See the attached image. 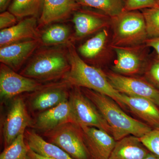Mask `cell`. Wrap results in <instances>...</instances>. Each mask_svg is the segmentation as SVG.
<instances>
[{"label": "cell", "instance_id": "cell-1", "mask_svg": "<svg viewBox=\"0 0 159 159\" xmlns=\"http://www.w3.org/2000/svg\"><path fill=\"white\" fill-rule=\"evenodd\" d=\"M70 68L66 45L40 47L20 74L42 83H49L62 80Z\"/></svg>", "mask_w": 159, "mask_h": 159}, {"label": "cell", "instance_id": "cell-2", "mask_svg": "<svg viewBox=\"0 0 159 159\" xmlns=\"http://www.w3.org/2000/svg\"><path fill=\"white\" fill-rule=\"evenodd\" d=\"M66 46L70 68L62 80L71 86L88 89L106 95L124 108L122 94L111 84L107 74L100 69L87 63L78 54L74 43H70Z\"/></svg>", "mask_w": 159, "mask_h": 159}, {"label": "cell", "instance_id": "cell-3", "mask_svg": "<svg viewBox=\"0 0 159 159\" xmlns=\"http://www.w3.org/2000/svg\"><path fill=\"white\" fill-rule=\"evenodd\" d=\"M80 88L107 122L116 141L129 135L140 138L152 130L148 124L127 115L110 97L89 89Z\"/></svg>", "mask_w": 159, "mask_h": 159}, {"label": "cell", "instance_id": "cell-4", "mask_svg": "<svg viewBox=\"0 0 159 159\" xmlns=\"http://www.w3.org/2000/svg\"><path fill=\"white\" fill-rule=\"evenodd\" d=\"M111 19L113 30L111 47H136L148 39L142 12L137 10L124 11Z\"/></svg>", "mask_w": 159, "mask_h": 159}, {"label": "cell", "instance_id": "cell-5", "mask_svg": "<svg viewBox=\"0 0 159 159\" xmlns=\"http://www.w3.org/2000/svg\"><path fill=\"white\" fill-rule=\"evenodd\" d=\"M48 142L57 145L74 159H91L81 127L69 122L43 133Z\"/></svg>", "mask_w": 159, "mask_h": 159}, {"label": "cell", "instance_id": "cell-6", "mask_svg": "<svg viewBox=\"0 0 159 159\" xmlns=\"http://www.w3.org/2000/svg\"><path fill=\"white\" fill-rule=\"evenodd\" d=\"M68 101L76 124L80 127H97L111 134L107 122L80 88L71 86Z\"/></svg>", "mask_w": 159, "mask_h": 159}, {"label": "cell", "instance_id": "cell-7", "mask_svg": "<svg viewBox=\"0 0 159 159\" xmlns=\"http://www.w3.org/2000/svg\"><path fill=\"white\" fill-rule=\"evenodd\" d=\"M71 86L64 80L47 83L29 96V107L40 113L68 101Z\"/></svg>", "mask_w": 159, "mask_h": 159}, {"label": "cell", "instance_id": "cell-8", "mask_svg": "<svg viewBox=\"0 0 159 159\" xmlns=\"http://www.w3.org/2000/svg\"><path fill=\"white\" fill-rule=\"evenodd\" d=\"M33 122L24 99L20 97L15 98L3 124L2 133L5 148L18 136L24 134L27 127H32Z\"/></svg>", "mask_w": 159, "mask_h": 159}, {"label": "cell", "instance_id": "cell-9", "mask_svg": "<svg viewBox=\"0 0 159 159\" xmlns=\"http://www.w3.org/2000/svg\"><path fill=\"white\" fill-rule=\"evenodd\" d=\"M43 84L37 80L17 74L1 63L0 97L2 100H8L23 93H32Z\"/></svg>", "mask_w": 159, "mask_h": 159}, {"label": "cell", "instance_id": "cell-10", "mask_svg": "<svg viewBox=\"0 0 159 159\" xmlns=\"http://www.w3.org/2000/svg\"><path fill=\"white\" fill-rule=\"evenodd\" d=\"M107 76L111 84L120 93L149 99L159 107V90L150 82L114 73Z\"/></svg>", "mask_w": 159, "mask_h": 159}, {"label": "cell", "instance_id": "cell-11", "mask_svg": "<svg viewBox=\"0 0 159 159\" xmlns=\"http://www.w3.org/2000/svg\"><path fill=\"white\" fill-rule=\"evenodd\" d=\"M72 17L74 27L72 42L74 43L105 29L108 26V17H110L101 11L81 7L74 12Z\"/></svg>", "mask_w": 159, "mask_h": 159}, {"label": "cell", "instance_id": "cell-12", "mask_svg": "<svg viewBox=\"0 0 159 159\" xmlns=\"http://www.w3.org/2000/svg\"><path fill=\"white\" fill-rule=\"evenodd\" d=\"M41 46L39 39L15 43L0 48V61L17 72Z\"/></svg>", "mask_w": 159, "mask_h": 159}, {"label": "cell", "instance_id": "cell-13", "mask_svg": "<svg viewBox=\"0 0 159 159\" xmlns=\"http://www.w3.org/2000/svg\"><path fill=\"white\" fill-rule=\"evenodd\" d=\"M80 127L91 159H108L117 142L113 137L97 127Z\"/></svg>", "mask_w": 159, "mask_h": 159}, {"label": "cell", "instance_id": "cell-14", "mask_svg": "<svg viewBox=\"0 0 159 159\" xmlns=\"http://www.w3.org/2000/svg\"><path fill=\"white\" fill-rule=\"evenodd\" d=\"M81 7L75 0H43L39 28L66 20Z\"/></svg>", "mask_w": 159, "mask_h": 159}, {"label": "cell", "instance_id": "cell-15", "mask_svg": "<svg viewBox=\"0 0 159 159\" xmlns=\"http://www.w3.org/2000/svg\"><path fill=\"white\" fill-rule=\"evenodd\" d=\"M38 18L32 16L20 20L15 25L1 30L0 48L30 40L39 39Z\"/></svg>", "mask_w": 159, "mask_h": 159}, {"label": "cell", "instance_id": "cell-16", "mask_svg": "<svg viewBox=\"0 0 159 159\" xmlns=\"http://www.w3.org/2000/svg\"><path fill=\"white\" fill-rule=\"evenodd\" d=\"M69 122L75 123L68 100L40 113L31 127L44 133Z\"/></svg>", "mask_w": 159, "mask_h": 159}, {"label": "cell", "instance_id": "cell-17", "mask_svg": "<svg viewBox=\"0 0 159 159\" xmlns=\"http://www.w3.org/2000/svg\"><path fill=\"white\" fill-rule=\"evenodd\" d=\"M116 52L117 59L113 66V70L118 74L131 75L140 71L144 59L136 47H111Z\"/></svg>", "mask_w": 159, "mask_h": 159}, {"label": "cell", "instance_id": "cell-18", "mask_svg": "<svg viewBox=\"0 0 159 159\" xmlns=\"http://www.w3.org/2000/svg\"><path fill=\"white\" fill-rule=\"evenodd\" d=\"M122 102L152 129H159V107L155 103L145 98L129 97L123 94Z\"/></svg>", "mask_w": 159, "mask_h": 159}, {"label": "cell", "instance_id": "cell-19", "mask_svg": "<svg viewBox=\"0 0 159 159\" xmlns=\"http://www.w3.org/2000/svg\"><path fill=\"white\" fill-rule=\"evenodd\" d=\"M150 152L140 138L129 135L117 141L108 159H145Z\"/></svg>", "mask_w": 159, "mask_h": 159}, {"label": "cell", "instance_id": "cell-20", "mask_svg": "<svg viewBox=\"0 0 159 159\" xmlns=\"http://www.w3.org/2000/svg\"><path fill=\"white\" fill-rule=\"evenodd\" d=\"M25 136L29 147L42 155L55 159H74L64 150L46 141L34 131L26 130Z\"/></svg>", "mask_w": 159, "mask_h": 159}, {"label": "cell", "instance_id": "cell-21", "mask_svg": "<svg viewBox=\"0 0 159 159\" xmlns=\"http://www.w3.org/2000/svg\"><path fill=\"white\" fill-rule=\"evenodd\" d=\"M73 34L69 26L54 23L47 26L41 32L40 31L39 39L41 46L43 47L67 45L73 42Z\"/></svg>", "mask_w": 159, "mask_h": 159}, {"label": "cell", "instance_id": "cell-22", "mask_svg": "<svg viewBox=\"0 0 159 159\" xmlns=\"http://www.w3.org/2000/svg\"><path fill=\"white\" fill-rule=\"evenodd\" d=\"M108 35L107 30L102 29L93 37L79 46L77 50L78 54L89 61L97 59L105 48Z\"/></svg>", "mask_w": 159, "mask_h": 159}, {"label": "cell", "instance_id": "cell-23", "mask_svg": "<svg viewBox=\"0 0 159 159\" xmlns=\"http://www.w3.org/2000/svg\"><path fill=\"white\" fill-rule=\"evenodd\" d=\"M81 7L93 8L111 18L125 11V0H75Z\"/></svg>", "mask_w": 159, "mask_h": 159}, {"label": "cell", "instance_id": "cell-24", "mask_svg": "<svg viewBox=\"0 0 159 159\" xmlns=\"http://www.w3.org/2000/svg\"><path fill=\"white\" fill-rule=\"evenodd\" d=\"M43 0H13L8 11L14 14L18 20L29 17L40 16Z\"/></svg>", "mask_w": 159, "mask_h": 159}, {"label": "cell", "instance_id": "cell-25", "mask_svg": "<svg viewBox=\"0 0 159 159\" xmlns=\"http://www.w3.org/2000/svg\"><path fill=\"white\" fill-rule=\"evenodd\" d=\"M25 134L18 136L0 155V159H29V145L25 142Z\"/></svg>", "mask_w": 159, "mask_h": 159}, {"label": "cell", "instance_id": "cell-26", "mask_svg": "<svg viewBox=\"0 0 159 159\" xmlns=\"http://www.w3.org/2000/svg\"><path fill=\"white\" fill-rule=\"evenodd\" d=\"M148 39L159 37V7L142 9Z\"/></svg>", "mask_w": 159, "mask_h": 159}, {"label": "cell", "instance_id": "cell-27", "mask_svg": "<svg viewBox=\"0 0 159 159\" xmlns=\"http://www.w3.org/2000/svg\"><path fill=\"white\" fill-rule=\"evenodd\" d=\"M150 152L159 156V129H154L140 138Z\"/></svg>", "mask_w": 159, "mask_h": 159}, {"label": "cell", "instance_id": "cell-28", "mask_svg": "<svg viewBox=\"0 0 159 159\" xmlns=\"http://www.w3.org/2000/svg\"><path fill=\"white\" fill-rule=\"evenodd\" d=\"M159 7L156 0H125V11Z\"/></svg>", "mask_w": 159, "mask_h": 159}, {"label": "cell", "instance_id": "cell-29", "mask_svg": "<svg viewBox=\"0 0 159 159\" xmlns=\"http://www.w3.org/2000/svg\"><path fill=\"white\" fill-rule=\"evenodd\" d=\"M149 82L159 90V57L153 60L146 73Z\"/></svg>", "mask_w": 159, "mask_h": 159}, {"label": "cell", "instance_id": "cell-30", "mask_svg": "<svg viewBox=\"0 0 159 159\" xmlns=\"http://www.w3.org/2000/svg\"><path fill=\"white\" fill-rule=\"evenodd\" d=\"M17 18L9 11L1 12L0 14V29H8L17 23Z\"/></svg>", "mask_w": 159, "mask_h": 159}, {"label": "cell", "instance_id": "cell-31", "mask_svg": "<svg viewBox=\"0 0 159 159\" xmlns=\"http://www.w3.org/2000/svg\"><path fill=\"white\" fill-rule=\"evenodd\" d=\"M147 47H151L154 49L159 57V37L148 39L145 42Z\"/></svg>", "mask_w": 159, "mask_h": 159}, {"label": "cell", "instance_id": "cell-32", "mask_svg": "<svg viewBox=\"0 0 159 159\" xmlns=\"http://www.w3.org/2000/svg\"><path fill=\"white\" fill-rule=\"evenodd\" d=\"M28 156L29 159H55L38 153L32 150L29 147L28 150Z\"/></svg>", "mask_w": 159, "mask_h": 159}, {"label": "cell", "instance_id": "cell-33", "mask_svg": "<svg viewBox=\"0 0 159 159\" xmlns=\"http://www.w3.org/2000/svg\"><path fill=\"white\" fill-rule=\"evenodd\" d=\"M13 0H0V11L1 12L6 11Z\"/></svg>", "mask_w": 159, "mask_h": 159}, {"label": "cell", "instance_id": "cell-34", "mask_svg": "<svg viewBox=\"0 0 159 159\" xmlns=\"http://www.w3.org/2000/svg\"><path fill=\"white\" fill-rule=\"evenodd\" d=\"M145 159H159V156L150 152Z\"/></svg>", "mask_w": 159, "mask_h": 159}, {"label": "cell", "instance_id": "cell-35", "mask_svg": "<svg viewBox=\"0 0 159 159\" xmlns=\"http://www.w3.org/2000/svg\"><path fill=\"white\" fill-rule=\"evenodd\" d=\"M157 3V4L158 6L159 7V0H156Z\"/></svg>", "mask_w": 159, "mask_h": 159}]
</instances>
